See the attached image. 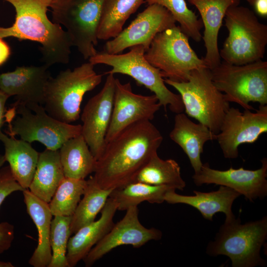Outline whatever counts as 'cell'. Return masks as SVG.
<instances>
[{
  "label": "cell",
  "instance_id": "6da1fadb",
  "mask_svg": "<svg viewBox=\"0 0 267 267\" xmlns=\"http://www.w3.org/2000/svg\"><path fill=\"white\" fill-rule=\"evenodd\" d=\"M163 137L150 120L128 127L106 143L96 161L94 175L103 189H115L134 181L150 158L157 153Z\"/></svg>",
  "mask_w": 267,
  "mask_h": 267
},
{
  "label": "cell",
  "instance_id": "7a4b0ae2",
  "mask_svg": "<svg viewBox=\"0 0 267 267\" xmlns=\"http://www.w3.org/2000/svg\"><path fill=\"white\" fill-rule=\"evenodd\" d=\"M15 11L10 27L0 26V37L39 43L42 59L49 67L67 64L73 46L68 33L61 25L51 21L47 15L51 0H4Z\"/></svg>",
  "mask_w": 267,
  "mask_h": 267
},
{
  "label": "cell",
  "instance_id": "3957f363",
  "mask_svg": "<svg viewBox=\"0 0 267 267\" xmlns=\"http://www.w3.org/2000/svg\"><path fill=\"white\" fill-rule=\"evenodd\" d=\"M267 238V216L245 223L234 216L225 219L206 252L211 256L228 257L232 267H265L267 262L260 252Z\"/></svg>",
  "mask_w": 267,
  "mask_h": 267
},
{
  "label": "cell",
  "instance_id": "277c9868",
  "mask_svg": "<svg viewBox=\"0 0 267 267\" xmlns=\"http://www.w3.org/2000/svg\"><path fill=\"white\" fill-rule=\"evenodd\" d=\"M89 61L75 68L60 71L47 81L43 105L51 117L70 124L80 118L84 95L98 86L103 75Z\"/></svg>",
  "mask_w": 267,
  "mask_h": 267
},
{
  "label": "cell",
  "instance_id": "5b68a950",
  "mask_svg": "<svg viewBox=\"0 0 267 267\" xmlns=\"http://www.w3.org/2000/svg\"><path fill=\"white\" fill-rule=\"evenodd\" d=\"M228 35L220 55L224 62L243 65L262 60L267 44V26L248 7L232 5L224 16Z\"/></svg>",
  "mask_w": 267,
  "mask_h": 267
},
{
  "label": "cell",
  "instance_id": "8992f818",
  "mask_svg": "<svg viewBox=\"0 0 267 267\" xmlns=\"http://www.w3.org/2000/svg\"><path fill=\"white\" fill-rule=\"evenodd\" d=\"M164 81L178 92L188 117L204 125L215 134L219 133L230 108L229 102L213 84L209 68L192 70L187 82H178L166 78Z\"/></svg>",
  "mask_w": 267,
  "mask_h": 267
},
{
  "label": "cell",
  "instance_id": "52a82bcc",
  "mask_svg": "<svg viewBox=\"0 0 267 267\" xmlns=\"http://www.w3.org/2000/svg\"><path fill=\"white\" fill-rule=\"evenodd\" d=\"M145 52L142 45H137L130 47L126 53L97 52L89 61L94 65L110 66L111 69L106 74H121L132 77L138 85L153 92L166 111L168 107L176 114L183 112L184 106L180 95L174 93L166 87L160 71L146 59Z\"/></svg>",
  "mask_w": 267,
  "mask_h": 267
},
{
  "label": "cell",
  "instance_id": "ba28073f",
  "mask_svg": "<svg viewBox=\"0 0 267 267\" xmlns=\"http://www.w3.org/2000/svg\"><path fill=\"white\" fill-rule=\"evenodd\" d=\"M15 112H7L9 136H20L29 143L38 141L46 149L57 150L67 140L81 134V125L62 122L49 116L43 106L38 104L25 105L15 102Z\"/></svg>",
  "mask_w": 267,
  "mask_h": 267
},
{
  "label": "cell",
  "instance_id": "9c48e42d",
  "mask_svg": "<svg viewBox=\"0 0 267 267\" xmlns=\"http://www.w3.org/2000/svg\"><path fill=\"white\" fill-rule=\"evenodd\" d=\"M212 80L217 89L224 93L228 102L244 109L254 108L249 103L267 104V62L260 60L243 65L221 62L211 70Z\"/></svg>",
  "mask_w": 267,
  "mask_h": 267
},
{
  "label": "cell",
  "instance_id": "30bf717a",
  "mask_svg": "<svg viewBox=\"0 0 267 267\" xmlns=\"http://www.w3.org/2000/svg\"><path fill=\"white\" fill-rule=\"evenodd\" d=\"M146 59L158 69L163 78L178 82H187L191 72L207 67L191 47L188 37L179 26L158 33L145 52Z\"/></svg>",
  "mask_w": 267,
  "mask_h": 267
},
{
  "label": "cell",
  "instance_id": "8fae6325",
  "mask_svg": "<svg viewBox=\"0 0 267 267\" xmlns=\"http://www.w3.org/2000/svg\"><path fill=\"white\" fill-rule=\"evenodd\" d=\"M105 0H51L52 22L66 29L85 59L97 52V32Z\"/></svg>",
  "mask_w": 267,
  "mask_h": 267
},
{
  "label": "cell",
  "instance_id": "7c38bea8",
  "mask_svg": "<svg viewBox=\"0 0 267 267\" xmlns=\"http://www.w3.org/2000/svg\"><path fill=\"white\" fill-rule=\"evenodd\" d=\"M267 132V106L260 105L253 112L230 107L223 118L216 140L226 159L238 157L239 146L253 143Z\"/></svg>",
  "mask_w": 267,
  "mask_h": 267
},
{
  "label": "cell",
  "instance_id": "4fadbf2b",
  "mask_svg": "<svg viewBox=\"0 0 267 267\" xmlns=\"http://www.w3.org/2000/svg\"><path fill=\"white\" fill-rule=\"evenodd\" d=\"M176 23L165 7L157 4L148 5L127 27L105 43L103 51L119 54L137 45H142L146 51L158 33L176 26Z\"/></svg>",
  "mask_w": 267,
  "mask_h": 267
},
{
  "label": "cell",
  "instance_id": "5bb4252c",
  "mask_svg": "<svg viewBox=\"0 0 267 267\" xmlns=\"http://www.w3.org/2000/svg\"><path fill=\"white\" fill-rule=\"evenodd\" d=\"M161 107L155 95H144L133 91L131 84L115 79L112 113L105 137L106 143L130 125L151 121Z\"/></svg>",
  "mask_w": 267,
  "mask_h": 267
},
{
  "label": "cell",
  "instance_id": "9a60e30c",
  "mask_svg": "<svg viewBox=\"0 0 267 267\" xmlns=\"http://www.w3.org/2000/svg\"><path fill=\"white\" fill-rule=\"evenodd\" d=\"M261 167L255 170L242 167L221 171L211 168L208 163L203 164L200 171L192 178L197 186L215 184L229 187L253 202L267 195V158L261 160Z\"/></svg>",
  "mask_w": 267,
  "mask_h": 267
},
{
  "label": "cell",
  "instance_id": "2e32d148",
  "mask_svg": "<svg viewBox=\"0 0 267 267\" xmlns=\"http://www.w3.org/2000/svg\"><path fill=\"white\" fill-rule=\"evenodd\" d=\"M114 75L108 74L100 91L88 101L81 115V134L96 160L101 155L110 122L115 87Z\"/></svg>",
  "mask_w": 267,
  "mask_h": 267
},
{
  "label": "cell",
  "instance_id": "e0dca14e",
  "mask_svg": "<svg viewBox=\"0 0 267 267\" xmlns=\"http://www.w3.org/2000/svg\"><path fill=\"white\" fill-rule=\"evenodd\" d=\"M162 236L159 229L144 227L139 220L137 206L131 207L123 219L114 224L83 260L86 267H90L118 246L128 245L139 248L151 240L161 239Z\"/></svg>",
  "mask_w": 267,
  "mask_h": 267
},
{
  "label": "cell",
  "instance_id": "ac0fdd59",
  "mask_svg": "<svg viewBox=\"0 0 267 267\" xmlns=\"http://www.w3.org/2000/svg\"><path fill=\"white\" fill-rule=\"evenodd\" d=\"M49 66H18L11 72L0 74V90L9 97L15 96L16 102L25 105H43L45 87L51 77Z\"/></svg>",
  "mask_w": 267,
  "mask_h": 267
},
{
  "label": "cell",
  "instance_id": "d6986e66",
  "mask_svg": "<svg viewBox=\"0 0 267 267\" xmlns=\"http://www.w3.org/2000/svg\"><path fill=\"white\" fill-rule=\"evenodd\" d=\"M118 210L116 201L109 197L99 219L80 228L69 238L66 258L69 267H74L87 255L91 248L112 228Z\"/></svg>",
  "mask_w": 267,
  "mask_h": 267
},
{
  "label": "cell",
  "instance_id": "ffe728a7",
  "mask_svg": "<svg viewBox=\"0 0 267 267\" xmlns=\"http://www.w3.org/2000/svg\"><path fill=\"white\" fill-rule=\"evenodd\" d=\"M198 10L204 27L202 39L206 48L203 59L210 70L218 66L221 58L218 48L219 30L229 7L239 4L240 0H187Z\"/></svg>",
  "mask_w": 267,
  "mask_h": 267
},
{
  "label": "cell",
  "instance_id": "44dd1931",
  "mask_svg": "<svg viewBox=\"0 0 267 267\" xmlns=\"http://www.w3.org/2000/svg\"><path fill=\"white\" fill-rule=\"evenodd\" d=\"M169 136L187 155L194 174H196L203 165L201 155L204 144L208 141L216 140L217 134L204 125L192 121L182 112L176 114Z\"/></svg>",
  "mask_w": 267,
  "mask_h": 267
},
{
  "label": "cell",
  "instance_id": "7402d4cb",
  "mask_svg": "<svg viewBox=\"0 0 267 267\" xmlns=\"http://www.w3.org/2000/svg\"><path fill=\"white\" fill-rule=\"evenodd\" d=\"M193 195H180L172 189L166 193L165 201L168 203L184 204L197 209L206 220L213 221L217 213L225 214V219L235 216L232 211V206L236 199L241 195L235 190L220 185L218 190L209 192L193 190Z\"/></svg>",
  "mask_w": 267,
  "mask_h": 267
},
{
  "label": "cell",
  "instance_id": "603a6c76",
  "mask_svg": "<svg viewBox=\"0 0 267 267\" xmlns=\"http://www.w3.org/2000/svg\"><path fill=\"white\" fill-rule=\"evenodd\" d=\"M27 212L38 231V243L29 260L34 267H48L52 257L50 235L52 215L48 203L34 195L28 189L22 191Z\"/></svg>",
  "mask_w": 267,
  "mask_h": 267
},
{
  "label": "cell",
  "instance_id": "cb8c5ba5",
  "mask_svg": "<svg viewBox=\"0 0 267 267\" xmlns=\"http://www.w3.org/2000/svg\"><path fill=\"white\" fill-rule=\"evenodd\" d=\"M0 141L4 147L5 159L12 176L25 189H28L37 167L39 153L30 143L8 136L0 131Z\"/></svg>",
  "mask_w": 267,
  "mask_h": 267
},
{
  "label": "cell",
  "instance_id": "d4e9b609",
  "mask_svg": "<svg viewBox=\"0 0 267 267\" xmlns=\"http://www.w3.org/2000/svg\"><path fill=\"white\" fill-rule=\"evenodd\" d=\"M64 178L59 150L46 148L39 153L36 170L28 189L39 199L49 203Z\"/></svg>",
  "mask_w": 267,
  "mask_h": 267
},
{
  "label": "cell",
  "instance_id": "484cf974",
  "mask_svg": "<svg viewBox=\"0 0 267 267\" xmlns=\"http://www.w3.org/2000/svg\"><path fill=\"white\" fill-rule=\"evenodd\" d=\"M59 151L65 178L85 179L94 173L96 160L81 134L66 141Z\"/></svg>",
  "mask_w": 267,
  "mask_h": 267
},
{
  "label": "cell",
  "instance_id": "4316f807",
  "mask_svg": "<svg viewBox=\"0 0 267 267\" xmlns=\"http://www.w3.org/2000/svg\"><path fill=\"white\" fill-rule=\"evenodd\" d=\"M134 181L168 185L180 190H183L186 186L178 164L174 159L163 160L158 153L153 155L139 171L133 182Z\"/></svg>",
  "mask_w": 267,
  "mask_h": 267
},
{
  "label": "cell",
  "instance_id": "83f0119b",
  "mask_svg": "<svg viewBox=\"0 0 267 267\" xmlns=\"http://www.w3.org/2000/svg\"><path fill=\"white\" fill-rule=\"evenodd\" d=\"M145 0H105L98 29V40H108L118 35L127 20Z\"/></svg>",
  "mask_w": 267,
  "mask_h": 267
},
{
  "label": "cell",
  "instance_id": "f1b7e54d",
  "mask_svg": "<svg viewBox=\"0 0 267 267\" xmlns=\"http://www.w3.org/2000/svg\"><path fill=\"white\" fill-rule=\"evenodd\" d=\"M113 190L102 188L96 183L93 176L87 180L83 198L80 200L72 216L70 224L71 234H74L83 226L94 221Z\"/></svg>",
  "mask_w": 267,
  "mask_h": 267
},
{
  "label": "cell",
  "instance_id": "f546056e",
  "mask_svg": "<svg viewBox=\"0 0 267 267\" xmlns=\"http://www.w3.org/2000/svg\"><path fill=\"white\" fill-rule=\"evenodd\" d=\"M172 189H176L168 185H151L134 181L113 189L109 197L117 202L118 210L126 211L130 207L137 206L144 201L162 203L165 201L167 192Z\"/></svg>",
  "mask_w": 267,
  "mask_h": 267
},
{
  "label": "cell",
  "instance_id": "4dcf8cb0",
  "mask_svg": "<svg viewBox=\"0 0 267 267\" xmlns=\"http://www.w3.org/2000/svg\"><path fill=\"white\" fill-rule=\"evenodd\" d=\"M86 185L85 179L65 177L48 203L53 216H72L84 193Z\"/></svg>",
  "mask_w": 267,
  "mask_h": 267
},
{
  "label": "cell",
  "instance_id": "1f68e13d",
  "mask_svg": "<svg viewBox=\"0 0 267 267\" xmlns=\"http://www.w3.org/2000/svg\"><path fill=\"white\" fill-rule=\"evenodd\" d=\"M144 3L147 5L157 4L165 7L179 23L182 31L188 38L196 42L201 41L202 21L187 7L185 0H145Z\"/></svg>",
  "mask_w": 267,
  "mask_h": 267
},
{
  "label": "cell",
  "instance_id": "d6a6232c",
  "mask_svg": "<svg viewBox=\"0 0 267 267\" xmlns=\"http://www.w3.org/2000/svg\"><path fill=\"white\" fill-rule=\"evenodd\" d=\"M72 216H55L51 221L50 244L52 257L48 267H69L66 258Z\"/></svg>",
  "mask_w": 267,
  "mask_h": 267
},
{
  "label": "cell",
  "instance_id": "836d02e7",
  "mask_svg": "<svg viewBox=\"0 0 267 267\" xmlns=\"http://www.w3.org/2000/svg\"><path fill=\"white\" fill-rule=\"evenodd\" d=\"M24 189L15 180L9 166L0 170V206L5 199L12 193Z\"/></svg>",
  "mask_w": 267,
  "mask_h": 267
},
{
  "label": "cell",
  "instance_id": "e575fe53",
  "mask_svg": "<svg viewBox=\"0 0 267 267\" xmlns=\"http://www.w3.org/2000/svg\"><path fill=\"white\" fill-rule=\"evenodd\" d=\"M14 238V225L6 222H0V254L10 247Z\"/></svg>",
  "mask_w": 267,
  "mask_h": 267
},
{
  "label": "cell",
  "instance_id": "d590c367",
  "mask_svg": "<svg viewBox=\"0 0 267 267\" xmlns=\"http://www.w3.org/2000/svg\"><path fill=\"white\" fill-rule=\"evenodd\" d=\"M11 54L10 46L0 37V66L3 65L9 58Z\"/></svg>",
  "mask_w": 267,
  "mask_h": 267
},
{
  "label": "cell",
  "instance_id": "8d00e7d4",
  "mask_svg": "<svg viewBox=\"0 0 267 267\" xmlns=\"http://www.w3.org/2000/svg\"><path fill=\"white\" fill-rule=\"evenodd\" d=\"M9 97L0 90V131L5 122V115L6 111V102Z\"/></svg>",
  "mask_w": 267,
  "mask_h": 267
},
{
  "label": "cell",
  "instance_id": "74e56055",
  "mask_svg": "<svg viewBox=\"0 0 267 267\" xmlns=\"http://www.w3.org/2000/svg\"><path fill=\"white\" fill-rule=\"evenodd\" d=\"M253 6L257 13L260 16L267 15V0H256Z\"/></svg>",
  "mask_w": 267,
  "mask_h": 267
},
{
  "label": "cell",
  "instance_id": "f35d334b",
  "mask_svg": "<svg viewBox=\"0 0 267 267\" xmlns=\"http://www.w3.org/2000/svg\"><path fill=\"white\" fill-rule=\"evenodd\" d=\"M14 266L9 262L0 261V267H13Z\"/></svg>",
  "mask_w": 267,
  "mask_h": 267
},
{
  "label": "cell",
  "instance_id": "ab89813d",
  "mask_svg": "<svg viewBox=\"0 0 267 267\" xmlns=\"http://www.w3.org/2000/svg\"><path fill=\"white\" fill-rule=\"evenodd\" d=\"M5 162V159L4 155H0V170L2 167Z\"/></svg>",
  "mask_w": 267,
  "mask_h": 267
},
{
  "label": "cell",
  "instance_id": "60d3db41",
  "mask_svg": "<svg viewBox=\"0 0 267 267\" xmlns=\"http://www.w3.org/2000/svg\"><path fill=\"white\" fill-rule=\"evenodd\" d=\"M248 3H249L251 6L254 5L256 0H245Z\"/></svg>",
  "mask_w": 267,
  "mask_h": 267
}]
</instances>
